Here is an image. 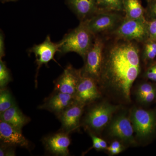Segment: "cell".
<instances>
[{"instance_id": "obj_1", "label": "cell", "mask_w": 156, "mask_h": 156, "mask_svg": "<svg viewBox=\"0 0 156 156\" xmlns=\"http://www.w3.org/2000/svg\"><path fill=\"white\" fill-rule=\"evenodd\" d=\"M111 39L105 44L99 83L130 101L131 88L141 71L139 44Z\"/></svg>"}, {"instance_id": "obj_2", "label": "cell", "mask_w": 156, "mask_h": 156, "mask_svg": "<svg viewBox=\"0 0 156 156\" xmlns=\"http://www.w3.org/2000/svg\"><path fill=\"white\" fill-rule=\"evenodd\" d=\"M95 37L84 23L80 24L65 35L59 44V52L61 54L74 52L80 56L83 59L91 48Z\"/></svg>"}, {"instance_id": "obj_3", "label": "cell", "mask_w": 156, "mask_h": 156, "mask_svg": "<svg viewBox=\"0 0 156 156\" xmlns=\"http://www.w3.org/2000/svg\"><path fill=\"white\" fill-rule=\"evenodd\" d=\"M129 118L136 139L147 141L156 135V110L134 108Z\"/></svg>"}, {"instance_id": "obj_4", "label": "cell", "mask_w": 156, "mask_h": 156, "mask_svg": "<svg viewBox=\"0 0 156 156\" xmlns=\"http://www.w3.org/2000/svg\"><path fill=\"white\" fill-rule=\"evenodd\" d=\"M114 38L142 44L149 39L146 18L128 19L124 17L116 28L108 35Z\"/></svg>"}, {"instance_id": "obj_5", "label": "cell", "mask_w": 156, "mask_h": 156, "mask_svg": "<svg viewBox=\"0 0 156 156\" xmlns=\"http://www.w3.org/2000/svg\"><path fill=\"white\" fill-rule=\"evenodd\" d=\"M107 40L104 35H98L84 60L82 74L93 78L99 83L103 63L104 52Z\"/></svg>"}, {"instance_id": "obj_6", "label": "cell", "mask_w": 156, "mask_h": 156, "mask_svg": "<svg viewBox=\"0 0 156 156\" xmlns=\"http://www.w3.org/2000/svg\"><path fill=\"white\" fill-rule=\"evenodd\" d=\"M124 17L121 12L101 11L83 22L94 36L108 35L116 28Z\"/></svg>"}, {"instance_id": "obj_7", "label": "cell", "mask_w": 156, "mask_h": 156, "mask_svg": "<svg viewBox=\"0 0 156 156\" xmlns=\"http://www.w3.org/2000/svg\"><path fill=\"white\" fill-rule=\"evenodd\" d=\"M119 108V105L107 102L96 105L87 112L84 119V125L91 131L100 132L109 125L113 115Z\"/></svg>"}, {"instance_id": "obj_8", "label": "cell", "mask_w": 156, "mask_h": 156, "mask_svg": "<svg viewBox=\"0 0 156 156\" xmlns=\"http://www.w3.org/2000/svg\"><path fill=\"white\" fill-rule=\"evenodd\" d=\"M108 134L112 137L130 144H135L134 130L130 118L122 114L115 117L108 125Z\"/></svg>"}, {"instance_id": "obj_9", "label": "cell", "mask_w": 156, "mask_h": 156, "mask_svg": "<svg viewBox=\"0 0 156 156\" xmlns=\"http://www.w3.org/2000/svg\"><path fill=\"white\" fill-rule=\"evenodd\" d=\"M81 76V69H76L71 65H69L54 82L55 92L66 93L75 96Z\"/></svg>"}, {"instance_id": "obj_10", "label": "cell", "mask_w": 156, "mask_h": 156, "mask_svg": "<svg viewBox=\"0 0 156 156\" xmlns=\"http://www.w3.org/2000/svg\"><path fill=\"white\" fill-rule=\"evenodd\" d=\"M59 43L52 42L50 36L46 37L45 41L39 44L34 45L29 50V53H34L37 65L36 80L37 77L39 69L43 65H47L49 62L53 60L56 61L54 56L59 52Z\"/></svg>"}, {"instance_id": "obj_11", "label": "cell", "mask_w": 156, "mask_h": 156, "mask_svg": "<svg viewBox=\"0 0 156 156\" xmlns=\"http://www.w3.org/2000/svg\"><path fill=\"white\" fill-rule=\"evenodd\" d=\"M85 106L84 104L76 100L57 116L61 123L62 131L69 134L77 129L80 126Z\"/></svg>"}, {"instance_id": "obj_12", "label": "cell", "mask_w": 156, "mask_h": 156, "mask_svg": "<svg viewBox=\"0 0 156 156\" xmlns=\"http://www.w3.org/2000/svg\"><path fill=\"white\" fill-rule=\"evenodd\" d=\"M98 83L93 78L82 74L75 95L76 100L86 105L99 98L101 93Z\"/></svg>"}, {"instance_id": "obj_13", "label": "cell", "mask_w": 156, "mask_h": 156, "mask_svg": "<svg viewBox=\"0 0 156 156\" xmlns=\"http://www.w3.org/2000/svg\"><path fill=\"white\" fill-rule=\"evenodd\" d=\"M43 143L46 150L56 156H66L69 155V147L71 140L69 133L62 131L45 137Z\"/></svg>"}, {"instance_id": "obj_14", "label": "cell", "mask_w": 156, "mask_h": 156, "mask_svg": "<svg viewBox=\"0 0 156 156\" xmlns=\"http://www.w3.org/2000/svg\"><path fill=\"white\" fill-rule=\"evenodd\" d=\"M0 140L4 144L28 148L29 141L22 133V130L0 120Z\"/></svg>"}, {"instance_id": "obj_15", "label": "cell", "mask_w": 156, "mask_h": 156, "mask_svg": "<svg viewBox=\"0 0 156 156\" xmlns=\"http://www.w3.org/2000/svg\"><path fill=\"white\" fill-rule=\"evenodd\" d=\"M75 100L74 95L55 91L39 108L49 111L57 116Z\"/></svg>"}, {"instance_id": "obj_16", "label": "cell", "mask_w": 156, "mask_h": 156, "mask_svg": "<svg viewBox=\"0 0 156 156\" xmlns=\"http://www.w3.org/2000/svg\"><path fill=\"white\" fill-rule=\"evenodd\" d=\"M80 22L91 18L98 12L97 0H65Z\"/></svg>"}, {"instance_id": "obj_17", "label": "cell", "mask_w": 156, "mask_h": 156, "mask_svg": "<svg viewBox=\"0 0 156 156\" xmlns=\"http://www.w3.org/2000/svg\"><path fill=\"white\" fill-rule=\"evenodd\" d=\"M0 116L1 121L20 130L30 120L29 117L23 114L16 105L0 114Z\"/></svg>"}, {"instance_id": "obj_18", "label": "cell", "mask_w": 156, "mask_h": 156, "mask_svg": "<svg viewBox=\"0 0 156 156\" xmlns=\"http://www.w3.org/2000/svg\"><path fill=\"white\" fill-rule=\"evenodd\" d=\"M125 18L128 19L146 18L145 9L140 0H122Z\"/></svg>"}, {"instance_id": "obj_19", "label": "cell", "mask_w": 156, "mask_h": 156, "mask_svg": "<svg viewBox=\"0 0 156 156\" xmlns=\"http://www.w3.org/2000/svg\"><path fill=\"white\" fill-rule=\"evenodd\" d=\"M140 49V56L146 65H150L156 62V41L147 39L143 43Z\"/></svg>"}, {"instance_id": "obj_20", "label": "cell", "mask_w": 156, "mask_h": 156, "mask_svg": "<svg viewBox=\"0 0 156 156\" xmlns=\"http://www.w3.org/2000/svg\"><path fill=\"white\" fill-rule=\"evenodd\" d=\"M97 2L98 12L117 11L123 12L122 0H97Z\"/></svg>"}, {"instance_id": "obj_21", "label": "cell", "mask_w": 156, "mask_h": 156, "mask_svg": "<svg viewBox=\"0 0 156 156\" xmlns=\"http://www.w3.org/2000/svg\"><path fill=\"white\" fill-rule=\"evenodd\" d=\"M16 105L9 89H1L0 91V114Z\"/></svg>"}, {"instance_id": "obj_22", "label": "cell", "mask_w": 156, "mask_h": 156, "mask_svg": "<svg viewBox=\"0 0 156 156\" xmlns=\"http://www.w3.org/2000/svg\"><path fill=\"white\" fill-rule=\"evenodd\" d=\"M11 77L9 69L5 62L0 59V88H6V86L11 82Z\"/></svg>"}, {"instance_id": "obj_23", "label": "cell", "mask_w": 156, "mask_h": 156, "mask_svg": "<svg viewBox=\"0 0 156 156\" xmlns=\"http://www.w3.org/2000/svg\"><path fill=\"white\" fill-rule=\"evenodd\" d=\"M156 91V83L151 82H144L137 87L136 92V97Z\"/></svg>"}, {"instance_id": "obj_24", "label": "cell", "mask_w": 156, "mask_h": 156, "mask_svg": "<svg viewBox=\"0 0 156 156\" xmlns=\"http://www.w3.org/2000/svg\"><path fill=\"white\" fill-rule=\"evenodd\" d=\"M145 9V16L147 20L156 19V0L147 1Z\"/></svg>"}, {"instance_id": "obj_25", "label": "cell", "mask_w": 156, "mask_h": 156, "mask_svg": "<svg viewBox=\"0 0 156 156\" xmlns=\"http://www.w3.org/2000/svg\"><path fill=\"white\" fill-rule=\"evenodd\" d=\"M144 76L147 80L156 83V62L147 66Z\"/></svg>"}, {"instance_id": "obj_26", "label": "cell", "mask_w": 156, "mask_h": 156, "mask_svg": "<svg viewBox=\"0 0 156 156\" xmlns=\"http://www.w3.org/2000/svg\"><path fill=\"white\" fill-rule=\"evenodd\" d=\"M136 98L140 103L144 105L150 104L156 100V91Z\"/></svg>"}, {"instance_id": "obj_27", "label": "cell", "mask_w": 156, "mask_h": 156, "mask_svg": "<svg viewBox=\"0 0 156 156\" xmlns=\"http://www.w3.org/2000/svg\"><path fill=\"white\" fill-rule=\"evenodd\" d=\"M149 39L156 41V19L147 20Z\"/></svg>"}, {"instance_id": "obj_28", "label": "cell", "mask_w": 156, "mask_h": 156, "mask_svg": "<svg viewBox=\"0 0 156 156\" xmlns=\"http://www.w3.org/2000/svg\"><path fill=\"white\" fill-rule=\"evenodd\" d=\"M14 147L1 143L0 147V156H15Z\"/></svg>"}, {"instance_id": "obj_29", "label": "cell", "mask_w": 156, "mask_h": 156, "mask_svg": "<svg viewBox=\"0 0 156 156\" xmlns=\"http://www.w3.org/2000/svg\"><path fill=\"white\" fill-rule=\"evenodd\" d=\"M5 55V37L2 32L0 33V59H2Z\"/></svg>"}, {"instance_id": "obj_30", "label": "cell", "mask_w": 156, "mask_h": 156, "mask_svg": "<svg viewBox=\"0 0 156 156\" xmlns=\"http://www.w3.org/2000/svg\"><path fill=\"white\" fill-rule=\"evenodd\" d=\"M107 149H120L122 150L123 151L124 150V147H123V145H122L121 143L119 141H113L111 145L109 147H108L107 148Z\"/></svg>"}, {"instance_id": "obj_31", "label": "cell", "mask_w": 156, "mask_h": 156, "mask_svg": "<svg viewBox=\"0 0 156 156\" xmlns=\"http://www.w3.org/2000/svg\"><path fill=\"white\" fill-rule=\"evenodd\" d=\"M90 136L92 138V142H93V146L92 148L95 149L96 150L100 151L102 150V148L101 146L99 144L98 142L95 139V136H94V134L92 133H90Z\"/></svg>"}, {"instance_id": "obj_32", "label": "cell", "mask_w": 156, "mask_h": 156, "mask_svg": "<svg viewBox=\"0 0 156 156\" xmlns=\"http://www.w3.org/2000/svg\"><path fill=\"white\" fill-rule=\"evenodd\" d=\"M94 136H95V139L99 144L102 150H106L108 146L107 144V143L104 140L101 139L100 137H98L96 135L94 134Z\"/></svg>"}, {"instance_id": "obj_33", "label": "cell", "mask_w": 156, "mask_h": 156, "mask_svg": "<svg viewBox=\"0 0 156 156\" xmlns=\"http://www.w3.org/2000/svg\"><path fill=\"white\" fill-rule=\"evenodd\" d=\"M18 0H1V2L2 3L9 2H16Z\"/></svg>"}, {"instance_id": "obj_34", "label": "cell", "mask_w": 156, "mask_h": 156, "mask_svg": "<svg viewBox=\"0 0 156 156\" xmlns=\"http://www.w3.org/2000/svg\"><path fill=\"white\" fill-rule=\"evenodd\" d=\"M147 2V1H150V0H146Z\"/></svg>"}]
</instances>
